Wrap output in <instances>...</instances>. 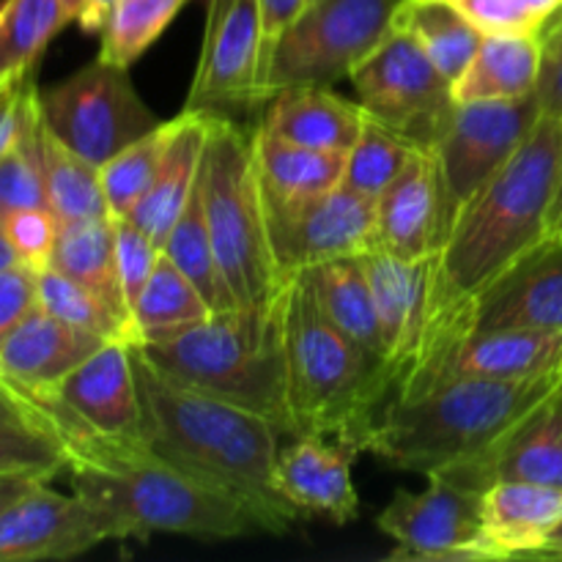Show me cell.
I'll use <instances>...</instances> for the list:
<instances>
[{"label":"cell","instance_id":"obj_1","mask_svg":"<svg viewBox=\"0 0 562 562\" xmlns=\"http://www.w3.org/2000/svg\"><path fill=\"white\" fill-rule=\"evenodd\" d=\"M5 384L58 439L71 492L104 510L124 541H146L151 532H179L209 541L261 532L231 494L181 470L143 437L99 431L49 387Z\"/></svg>","mask_w":562,"mask_h":562},{"label":"cell","instance_id":"obj_2","mask_svg":"<svg viewBox=\"0 0 562 562\" xmlns=\"http://www.w3.org/2000/svg\"><path fill=\"white\" fill-rule=\"evenodd\" d=\"M132 362L143 439L181 470L231 494L261 532H289L302 514L280 494L274 477L283 434L256 412L165 376L137 344Z\"/></svg>","mask_w":562,"mask_h":562},{"label":"cell","instance_id":"obj_3","mask_svg":"<svg viewBox=\"0 0 562 562\" xmlns=\"http://www.w3.org/2000/svg\"><path fill=\"white\" fill-rule=\"evenodd\" d=\"M562 387V371L521 382L448 379L412 398H390L362 453L404 472L483 494V472L510 434Z\"/></svg>","mask_w":562,"mask_h":562},{"label":"cell","instance_id":"obj_4","mask_svg":"<svg viewBox=\"0 0 562 562\" xmlns=\"http://www.w3.org/2000/svg\"><path fill=\"white\" fill-rule=\"evenodd\" d=\"M278 311L294 437L340 439L362 453L373 420L395 395L393 368L329 322L307 269L285 274Z\"/></svg>","mask_w":562,"mask_h":562},{"label":"cell","instance_id":"obj_5","mask_svg":"<svg viewBox=\"0 0 562 562\" xmlns=\"http://www.w3.org/2000/svg\"><path fill=\"white\" fill-rule=\"evenodd\" d=\"M137 346L165 376L256 412L283 437H294L285 398L278 296L267 307L212 313L206 322Z\"/></svg>","mask_w":562,"mask_h":562},{"label":"cell","instance_id":"obj_6","mask_svg":"<svg viewBox=\"0 0 562 562\" xmlns=\"http://www.w3.org/2000/svg\"><path fill=\"white\" fill-rule=\"evenodd\" d=\"M198 190L209 236L234 300L239 307L272 305L283 278L269 250L252 135L225 115H212Z\"/></svg>","mask_w":562,"mask_h":562},{"label":"cell","instance_id":"obj_7","mask_svg":"<svg viewBox=\"0 0 562 562\" xmlns=\"http://www.w3.org/2000/svg\"><path fill=\"white\" fill-rule=\"evenodd\" d=\"M409 0H311L267 55L261 104L289 88H329L398 27Z\"/></svg>","mask_w":562,"mask_h":562},{"label":"cell","instance_id":"obj_8","mask_svg":"<svg viewBox=\"0 0 562 562\" xmlns=\"http://www.w3.org/2000/svg\"><path fill=\"white\" fill-rule=\"evenodd\" d=\"M126 71L97 58L58 86L38 91L44 126L97 168L162 124Z\"/></svg>","mask_w":562,"mask_h":562},{"label":"cell","instance_id":"obj_9","mask_svg":"<svg viewBox=\"0 0 562 562\" xmlns=\"http://www.w3.org/2000/svg\"><path fill=\"white\" fill-rule=\"evenodd\" d=\"M349 80L368 115L420 148H434L456 108L453 82L404 25L395 27Z\"/></svg>","mask_w":562,"mask_h":562},{"label":"cell","instance_id":"obj_10","mask_svg":"<svg viewBox=\"0 0 562 562\" xmlns=\"http://www.w3.org/2000/svg\"><path fill=\"white\" fill-rule=\"evenodd\" d=\"M541 115L536 93L494 102H456L442 135L434 143L450 228L461 209L519 151Z\"/></svg>","mask_w":562,"mask_h":562},{"label":"cell","instance_id":"obj_11","mask_svg":"<svg viewBox=\"0 0 562 562\" xmlns=\"http://www.w3.org/2000/svg\"><path fill=\"white\" fill-rule=\"evenodd\" d=\"M263 214L280 278L333 258L362 256L376 245V201L344 184L307 201L263 195Z\"/></svg>","mask_w":562,"mask_h":562},{"label":"cell","instance_id":"obj_12","mask_svg":"<svg viewBox=\"0 0 562 562\" xmlns=\"http://www.w3.org/2000/svg\"><path fill=\"white\" fill-rule=\"evenodd\" d=\"M379 530L398 543L390 560L488 562L481 494L428 477L423 492L398 488L379 514Z\"/></svg>","mask_w":562,"mask_h":562},{"label":"cell","instance_id":"obj_13","mask_svg":"<svg viewBox=\"0 0 562 562\" xmlns=\"http://www.w3.org/2000/svg\"><path fill=\"white\" fill-rule=\"evenodd\" d=\"M263 11L261 0H209L201 58L187 110L261 108Z\"/></svg>","mask_w":562,"mask_h":562},{"label":"cell","instance_id":"obj_14","mask_svg":"<svg viewBox=\"0 0 562 562\" xmlns=\"http://www.w3.org/2000/svg\"><path fill=\"white\" fill-rule=\"evenodd\" d=\"M108 541H124L115 521L80 494H60L49 483L0 510V562L71 560Z\"/></svg>","mask_w":562,"mask_h":562},{"label":"cell","instance_id":"obj_15","mask_svg":"<svg viewBox=\"0 0 562 562\" xmlns=\"http://www.w3.org/2000/svg\"><path fill=\"white\" fill-rule=\"evenodd\" d=\"M510 327L562 329V231L543 236L470 302L456 346L472 333Z\"/></svg>","mask_w":562,"mask_h":562},{"label":"cell","instance_id":"obj_16","mask_svg":"<svg viewBox=\"0 0 562 562\" xmlns=\"http://www.w3.org/2000/svg\"><path fill=\"white\" fill-rule=\"evenodd\" d=\"M362 267L371 280L373 302L382 322L384 351L393 368L395 390L401 387L420 357L431 324L434 261L428 258H401L373 245L362 252Z\"/></svg>","mask_w":562,"mask_h":562},{"label":"cell","instance_id":"obj_17","mask_svg":"<svg viewBox=\"0 0 562 562\" xmlns=\"http://www.w3.org/2000/svg\"><path fill=\"white\" fill-rule=\"evenodd\" d=\"M448 234L442 170L434 148H423L376 198V245L401 258H428L442 250Z\"/></svg>","mask_w":562,"mask_h":562},{"label":"cell","instance_id":"obj_18","mask_svg":"<svg viewBox=\"0 0 562 562\" xmlns=\"http://www.w3.org/2000/svg\"><path fill=\"white\" fill-rule=\"evenodd\" d=\"M360 450L340 439L291 437L278 453V488L300 514L327 516L335 525H349L360 516L355 464Z\"/></svg>","mask_w":562,"mask_h":562},{"label":"cell","instance_id":"obj_19","mask_svg":"<svg viewBox=\"0 0 562 562\" xmlns=\"http://www.w3.org/2000/svg\"><path fill=\"white\" fill-rule=\"evenodd\" d=\"M49 390L99 431L143 437V406L130 338H110Z\"/></svg>","mask_w":562,"mask_h":562},{"label":"cell","instance_id":"obj_20","mask_svg":"<svg viewBox=\"0 0 562 562\" xmlns=\"http://www.w3.org/2000/svg\"><path fill=\"white\" fill-rule=\"evenodd\" d=\"M562 371V329L510 327L472 333L442 362L431 387L448 379H521ZM428 387V390H431Z\"/></svg>","mask_w":562,"mask_h":562},{"label":"cell","instance_id":"obj_21","mask_svg":"<svg viewBox=\"0 0 562 562\" xmlns=\"http://www.w3.org/2000/svg\"><path fill=\"white\" fill-rule=\"evenodd\" d=\"M108 340L60 322L38 305L0 344V379L25 387H55Z\"/></svg>","mask_w":562,"mask_h":562},{"label":"cell","instance_id":"obj_22","mask_svg":"<svg viewBox=\"0 0 562 562\" xmlns=\"http://www.w3.org/2000/svg\"><path fill=\"white\" fill-rule=\"evenodd\" d=\"M212 110H181L170 121V137L165 146L162 162L146 195L132 209L130 220L140 225L151 239L162 245L170 228L190 203L192 192L201 176L203 151H206L209 126H212Z\"/></svg>","mask_w":562,"mask_h":562},{"label":"cell","instance_id":"obj_23","mask_svg":"<svg viewBox=\"0 0 562 562\" xmlns=\"http://www.w3.org/2000/svg\"><path fill=\"white\" fill-rule=\"evenodd\" d=\"M481 516L488 558L527 560L562 525V488L499 481L481 494Z\"/></svg>","mask_w":562,"mask_h":562},{"label":"cell","instance_id":"obj_24","mask_svg":"<svg viewBox=\"0 0 562 562\" xmlns=\"http://www.w3.org/2000/svg\"><path fill=\"white\" fill-rule=\"evenodd\" d=\"M366 121V108L329 88H289L267 99L261 130L300 146L349 154Z\"/></svg>","mask_w":562,"mask_h":562},{"label":"cell","instance_id":"obj_25","mask_svg":"<svg viewBox=\"0 0 562 562\" xmlns=\"http://www.w3.org/2000/svg\"><path fill=\"white\" fill-rule=\"evenodd\" d=\"M541 33H486L464 75L453 82L456 102H494L536 93L541 77Z\"/></svg>","mask_w":562,"mask_h":562},{"label":"cell","instance_id":"obj_26","mask_svg":"<svg viewBox=\"0 0 562 562\" xmlns=\"http://www.w3.org/2000/svg\"><path fill=\"white\" fill-rule=\"evenodd\" d=\"M252 157L263 195L278 201H307L344 184L346 154L300 146L269 135L261 126L252 132Z\"/></svg>","mask_w":562,"mask_h":562},{"label":"cell","instance_id":"obj_27","mask_svg":"<svg viewBox=\"0 0 562 562\" xmlns=\"http://www.w3.org/2000/svg\"><path fill=\"white\" fill-rule=\"evenodd\" d=\"M47 267L91 289L130 322V307L119 280V258H115V217L108 214V217L58 223Z\"/></svg>","mask_w":562,"mask_h":562},{"label":"cell","instance_id":"obj_28","mask_svg":"<svg viewBox=\"0 0 562 562\" xmlns=\"http://www.w3.org/2000/svg\"><path fill=\"white\" fill-rule=\"evenodd\" d=\"M499 481L543 483L562 488V387L538 406L483 472V492Z\"/></svg>","mask_w":562,"mask_h":562},{"label":"cell","instance_id":"obj_29","mask_svg":"<svg viewBox=\"0 0 562 562\" xmlns=\"http://www.w3.org/2000/svg\"><path fill=\"white\" fill-rule=\"evenodd\" d=\"M311 283L316 289L318 305L329 316V322L360 344L368 355L387 362L382 338V322H379L376 302H373L371 280L360 256L333 258V261L316 263L307 269ZM390 366V362H387Z\"/></svg>","mask_w":562,"mask_h":562},{"label":"cell","instance_id":"obj_30","mask_svg":"<svg viewBox=\"0 0 562 562\" xmlns=\"http://www.w3.org/2000/svg\"><path fill=\"white\" fill-rule=\"evenodd\" d=\"M60 472H66V459L58 439L0 379V475L49 483Z\"/></svg>","mask_w":562,"mask_h":562},{"label":"cell","instance_id":"obj_31","mask_svg":"<svg viewBox=\"0 0 562 562\" xmlns=\"http://www.w3.org/2000/svg\"><path fill=\"white\" fill-rule=\"evenodd\" d=\"M209 316H212V307L206 305V300L162 252L146 289L140 291L135 307H132V344H146L159 335L179 333L192 324L206 322Z\"/></svg>","mask_w":562,"mask_h":562},{"label":"cell","instance_id":"obj_32","mask_svg":"<svg viewBox=\"0 0 562 562\" xmlns=\"http://www.w3.org/2000/svg\"><path fill=\"white\" fill-rule=\"evenodd\" d=\"M69 22L60 0H3L0 3V88L31 77L47 44Z\"/></svg>","mask_w":562,"mask_h":562},{"label":"cell","instance_id":"obj_33","mask_svg":"<svg viewBox=\"0 0 562 562\" xmlns=\"http://www.w3.org/2000/svg\"><path fill=\"white\" fill-rule=\"evenodd\" d=\"M42 176L47 203L58 223L64 220L108 217V198L102 187V170L71 151L42 121ZM113 217V214H110Z\"/></svg>","mask_w":562,"mask_h":562},{"label":"cell","instance_id":"obj_34","mask_svg":"<svg viewBox=\"0 0 562 562\" xmlns=\"http://www.w3.org/2000/svg\"><path fill=\"white\" fill-rule=\"evenodd\" d=\"M162 252L179 267V272L195 285L198 294H201L203 300H206V305L212 307V313L239 307V302L234 300V291H231L228 280H225L223 269H220L217 252H214L212 236H209L206 214H203L201 190H198V187L195 192H192L187 209L181 212V217L176 220V225L170 228L168 239L162 241Z\"/></svg>","mask_w":562,"mask_h":562},{"label":"cell","instance_id":"obj_35","mask_svg":"<svg viewBox=\"0 0 562 562\" xmlns=\"http://www.w3.org/2000/svg\"><path fill=\"white\" fill-rule=\"evenodd\" d=\"M398 25L415 33L428 58L450 82L464 75L486 36L450 0H409L401 11Z\"/></svg>","mask_w":562,"mask_h":562},{"label":"cell","instance_id":"obj_36","mask_svg":"<svg viewBox=\"0 0 562 562\" xmlns=\"http://www.w3.org/2000/svg\"><path fill=\"white\" fill-rule=\"evenodd\" d=\"M420 151L415 140L366 113L360 137L346 154L344 187L376 201Z\"/></svg>","mask_w":562,"mask_h":562},{"label":"cell","instance_id":"obj_37","mask_svg":"<svg viewBox=\"0 0 562 562\" xmlns=\"http://www.w3.org/2000/svg\"><path fill=\"white\" fill-rule=\"evenodd\" d=\"M36 206L49 209L42 176V110L38 88H33L20 137L0 154V217Z\"/></svg>","mask_w":562,"mask_h":562},{"label":"cell","instance_id":"obj_38","mask_svg":"<svg viewBox=\"0 0 562 562\" xmlns=\"http://www.w3.org/2000/svg\"><path fill=\"white\" fill-rule=\"evenodd\" d=\"M184 3L187 0H119L102 31L99 58L130 69L162 36Z\"/></svg>","mask_w":562,"mask_h":562},{"label":"cell","instance_id":"obj_39","mask_svg":"<svg viewBox=\"0 0 562 562\" xmlns=\"http://www.w3.org/2000/svg\"><path fill=\"white\" fill-rule=\"evenodd\" d=\"M38 305L71 327L88 329L102 338H130V322L113 305L93 294L77 280L55 272L53 267L38 269Z\"/></svg>","mask_w":562,"mask_h":562},{"label":"cell","instance_id":"obj_40","mask_svg":"<svg viewBox=\"0 0 562 562\" xmlns=\"http://www.w3.org/2000/svg\"><path fill=\"white\" fill-rule=\"evenodd\" d=\"M168 137L170 121H162L157 130L126 146L124 151H119L110 162L99 168L102 170L104 198H108V209L113 217H130L132 209L146 195L154 176H157L159 162H162Z\"/></svg>","mask_w":562,"mask_h":562},{"label":"cell","instance_id":"obj_41","mask_svg":"<svg viewBox=\"0 0 562 562\" xmlns=\"http://www.w3.org/2000/svg\"><path fill=\"white\" fill-rule=\"evenodd\" d=\"M115 258H119L121 291H124V302L132 316L137 296L146 289L148 278L162 258V245L130 217H115Z\"/></svg>","mask_w":562,"mask_h":562},{"label":"cell","instance_id":"obj_42","mask_svg":"<svg viewBox=\"0 0 562 562\" xmlns=\"http://www.w3.org/2000/svg\"><path fill=\"white\" fill-rule=\"evenodd\" d=\"M0 220H3V228L20 261L33 269L47 267L55 234H58V217L53 214V209H20V212H11Z\"/></svg>","mask_w":562,"mask_h":562},{"label":"cell","instance_id":"obj_43","mask_svg":"<svg viewBox=\"0 0 562 562\" xmlns=\"http://www.w3.org/2000/svg\"><path fill=\"white\" fill-rule=\"evenodd\" d=\"M481 33H543V22L519 0H450Z\"/></svg>","mask_w":562,"mask_h":562},{"label":"cell","instance_id":"obj_44","mask_svg":"<svg viewBox=\"0 0 562 562\" xmlns=\"http://www.w3.org/2000/svg\"><path fill=\"white\" fill-rule=\"evenodd\" d=\"M38 307V269L27 263L0 272V344L14 333L27 313Z\"/></svg>","mask_w":562,"mask_h":562},{"label":"cell","instance_id":"obj_45","mask_svg":"<svg viewBox=\"0 0 562 562\" xmlns=\"http://www.w3.org/2000/svg\"><path fill=\"white\" fill-rule=\"evenodd\" d=\"M33 88H36V82L31 77H22V80L0 88V154L9 151L16 137H20Z\"/></svg>","mask_w":562,"mask_h":562},{"label":"cell","instance_id":"obj_46","mask_svg":"<svg viewBox=\"0 0 562 562\" xmlns=\"http://www.w3.org/2000/svg\"><path fill=\"white\" fill-rule=\"evenodd\" d=\"M543 115L562 121V55H547L536 88Z\"/></svg>","mask_w":562,"mask_h":562},{"label":"cell","instance_id":"obj_47","mask_svg":"<svg viewBox=\"0 0 562 562\" xmlns=\"http://www.w3.org/2000/svg\"><path fill=\"white\" fill-rule=\"evenodd\" d=\"M307 0H261L263 11V66H267V55L272 49L274 38L280 36L285 25L305 9ZM263 82V80H261Z\"/></svg>","mask_w":562,"mask_h":562},{"label":"cell","instance_id":"obj_48","mask_svg":"<svg viewBox=\"0 0 562 562\" xmlns=\"http://www.w3.org/2000/svg\"><path fill=\"white\" fill-rule=\"evenodd\" d=\"M115 3H119V0H88L86 11L80 14L77 25H80L82 31H88V33H102L104 25H108L110 11H113Z\"/></svg>","mask_w":562,"mask_h":562},{"label":"cell","instance_id":"obj_49","mask_svg":"<svg viewBox=\"0 0 562 562\" xmlns=\"http://www.w3.org/2000/svg\"><path fill=\"white\" fill-rule=\"evenodd\" d=\"M36 483H44V481H33V477H20V475H0V510H5L14 499H20L22 494L31 492Z\"/></svg>","mask_w":562,"mask_h":562},{"label":"cell","instance_id":"obj_50","mask_svg":"<svg viewBox=\"0 0 562 562\" xmlns=\"http://www.w3.org/2000/svg\"><path fill=\"white\" fill-rule=\"evenodd\" d=\"M519 3H525L543 25H549L554 16L562 14V0H519Z\"/></svg>","mask_w":562,"mask_h":562},{"label":"cell","instance_id":"obj_51","mask_svg":"<svg viewBox=\"0 0 562 562\" xmlns=\"http://www.w3.org/2000/svg\"><path fill=\"white\" fill-rule=\"evenodd\" d=\"M541 36L547 55H562V14L554 16V20L543 27Z\"/></svg>","mask_w":562,"mask_h":562},{"label":"cell","instance_id":"obj_52","mask_svg":"<svg viewBox=\"0 0 562 562\" xmlns=\"http://www.w3.org/2000/svg\"><path fill=\"white\" fill-rule=\"evenodd\" d=\"M14 263H22V261H20V256H16L14 245H11L9 234H5L3 220H0V272L9 267H14Z\"/></svg>","mask_w":562,"mask_h":562},{"label":"cell","instance_id":"obj_53","mask_svg":"<svg viewBox=\"0 0 562 562\" xmlns=\"http://www.w3.org/2000/svg\"><path fill=\"white\" fill-rule=\"evenodd\" d=\"M558 552H562V525L552 532V536H549L547 547L538 549V552L530 554V558H527V560H552Z\"/></svg>","mask_w":562,"mask_h":562},{"label":"cell","instance_id":"obj_54","mask_svg":"<svg viewBox=\"0 0 562 562\" xmlns=\"http://www.w3.org/2000/svg\"><path fill=\"white\" fill-rule=\"evenodd\" d=\"M562 231V165H560V181H558V195H554L552 214H549V234Z\"/></svg>","mask_w":562,"mask_h":562},{"label":"cell","instance_id":"obj_55","mask_svg":"<svg viewBox=\"0 0 562 562\" xmlns=\"http://www.w3.org/2000/svg\"><path fill=\"white\" fill-rule=\"evenodd\" d=\"M60 5H64V9H66V14H69V20L77 22V20H80L82 11H86L88 0H60Z\"/></svg>","mask_w":562,"mask_h":562},{"label":"cell","instance_id":"obj_56","mask_svg":"<svg viewBox=\"0 0 562 562\" xmlns=\"http://www.w3.org/2000/svg\"><path fill=\"white\" fill-rule=\"evenodd\" d=\"M552 560H562V552H558V554H554V558Z\"/></svg>","mask_w":562,"mask_h":562},{"label":"cell","instance_id":"obj_57","mask_svg":"<svg viewBox=\"0 0 562 562\" xmlns=\"http://www.w3.org/2000/svg\"><path fill=\"white\" fill-rule=\"evenodd\" d=\"M307 3H311V0H307Z\"/></svg>","mask_w":562,"mask_h":562}]
</instances>
